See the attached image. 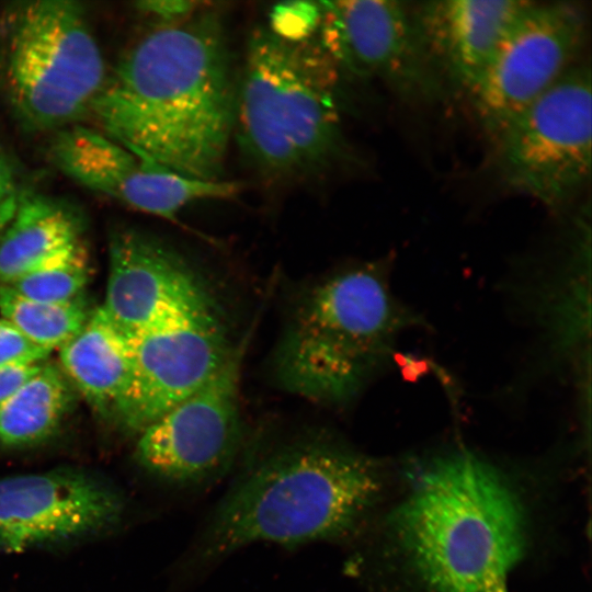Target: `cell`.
Segmentation results:
<instances>
[{
	"label": "cell",
	"mask_w": 592,
	"mask_h": 592,
	"mask_svg": "<svg viewBox=\"0 0 592 592\" xmlns=\"http://www.w3.org/2000/svg\"><path fill=\"white\" fill-rule=\"evenodd\" d=\"M319 18V2L284 3L272 11L267 25L282 36L297 39L316 34Z\"/></svg>",
	"instance_id": "44dd1931"
},
{
	"label": "cell",
	"mask_w": 592,
	"mask_h": 592,
	"mask_svg": "<svg viewBox=\"0 0 592 592\" xmlns=\"http://www.w3.org/2000/svg\"><path fill=\"white\" fill-rule=\"evenodd\" d=\"M125 508L115 486L80 469L0 478V553L100 533L116 525Z\"/></svg>",
	"instance_id": "4fadbf2b"
},
{
	"label": "cell",
	"mask_w": 592,
	"mask_h": 592,
	"mask_svg": "<svg viewBox=\"0 0 592 592\" xmlns=\"http://www.w3.org/2000/svg\"><path fill=\"white\" fill-rule=\"evenodd\" d=\"M319 7L316 34L339 73L379 79L408 95L435 96L442 90L407 3L338 0L321 1Z\"/></svg>",
	"instance_id": "7c38bea8"
},
{
	"label": "cell",
	"mask_w": 592,
	"mask_h": 592,
	"mask_svg": "<svg viewBox=\"0 0 592 592\" xmlns=\"http://www.w3.org/2000/svg\"><path fill=\"white\" fill-rule=\"evenodd\" d=\"M587 36L588 18L581 3L528 2L469 94L492 137L577 64Z\"/></svg>",
	"instance_id": "30bf717a"
},
{
	"label": "cell",
	"mask_w": 592,
	"mask_h": 592,
	"mask_svg": "<svg viewBox=\"0 0 592 592\" xmlns=\"http://www.w3.org/2000/svg\"><path fill=\"white\" fill-rule=\"evenodd\" d=\"M380 490L374 460L335 441L281 445L239 474L210 514L193 561L210 563L255 543L294 547L342 539Z\"/></svg>",
	"instance_id": "7a4b0ae2"
},
{
	"label": "cell",
	"mask_w": 592,
	"mask_h": 592,
	"mask_svg": "<svg viewBox=\"0 0 592 592\" xmlns=\"http://www.w3.org/2000/svg\"><path fill=\"white\" fill-rule=\"evenodd\" d=\"M339 77L317 34L288 38L269 25L252 32L236 87L234 133L260 171L298 175L338 153Z\"/></svg>",
	"instance_id": "277c9868"
},
{
	"label": "cell",
	"mask_w": 592,
	"mask_h": 592,
	"mask_svg": "<svg viewBox=\"0 0 592 592\" xmlns=\"http://www.w3.org/2000/svg\"><path fill=\"white\" fill-rule=\"evenodd\" d=\"M248 339L195 391L147 425L135 457L150 475L180 490L205 488L234 464L241 445L240 385Z\"/></svg>",
	"instance_id": "9c48e42d"
},
{
	"label": "cell",
	"mask_w": 592,
	"mask_h": 592,
	"mask_svg": "<svg viewBox=\"0 0 592 592\" xmlns=\"http://www.w3.org/2000/svg\"><path fill=\"white\" fill-rule=\"evenodd\" d=\"M23 194L12 162L0 151V235L13 218Z\"/></svg>",
	"instance_id": "603a6c76"
},
{
	"label": "cell",
	"mask_w": 592,
	"mask_h": 592,
	"mask_svg": "<svg viewBox=\"0 0 592 592\" xmlns=\"http://www.w3.org/2000/svg\"><path fill=\"white\" fill-rule=\"evenodd\" d=\"M591 68L577 62L493 138L511 190L548 207L572 201L591 175Z\"/></svg>",
	"instance_id": "52a82bcc"
},
{
	"label": "cell",
	"mask_w": 592,
	"mask_h": 592,
	"mask_svg": "<svg viewBox=\"0 0 592 592\" xmlns=\"http://www.w3.org/2000/svg\"><path fill=\"white\" fill-rule=\"evenodd\" d=\"M79 214L56 197L24 193L0 235V285L81 243Z\"/></svg>",
	"instance_id": "e0dca14e"
},
{
	"label": "cell",
	"mask_w": 592,
	"mask_h": 592,
	"mask_svg": "<svg viewBox=\"0 0 592 592\" xmlns=\"http://www.w3.org/2000/svg\"><path fill=\"white\" fill-rule=\"evenodd\" d=\"M399 326V310L376 272L358 267L331 275L295 305L275 352L276 380L309 401L344 403Z\"/></svg>",
	"instance_id": "5b68a950"
},
{
	"label": "cell",
	"mask_w": 592,
	"mask_h": 592,
	"mask_svg": "<svg viewBox=\"0 0 592 592\" xmlns=\"http://www.w3.org/2000/svg\"><path fill=\"white\" fill-rule=\"evenodd\" d=\"M59 367L95 410L115 414L132 377L129 341L100 306L59 349Z\"/></svg>",
	"instance_id": "2e32d148"
},
{
	"label": "cell",
	"mask_w": 592,
	"mask_h": 592,
	"mask_svg": "<svg viewBox=\"0 0 592 592\" xmlns=\"http://www.w3.org/2000/svg\"><path fill=\"white\" fill-rule=\"evenodd\" d=\"M0 314L32 342L52 352L80 331L90 311L81 297L67 303L39 301L0 285Z\"/></svg>",
	"instance_id": "d6986e66"
},
{
	"label": "cell",
	"mask_w": 592,
	"mask_h": 592,
	"mask_svg": "<svg viewBox=\"0 0 592 592\" xmlns=\"http://www.w3.org/2000/svg\"><path fill=\"white\" fill-rule=\"evenodd\" d=\"M128 341L132 377L115 415L137 434L202 386L236 346L203 281Z\"/></svg>",
	"instance_id": "ba28073f"
},
{
	"label": "cell",
	"mask_w": 592,
	"mask_h": 592,
	"mask_svg": "<svg viewBox=\"0 0 592 592\" xmlns=\"http://www.w3.org/2000/svg\"><path fill=\"white\" fill-rule=\"evenodd\" d=\"M486 592H508L505 577H500L490 582Z\"/></svg>",
	"instance_id": "484cf974"
},
{
	"label": "cell",
	"mask_w": 592,
	"mask_h": 592,
	"mask_svg": "<svg viewBox=\"0 0 592 592\" xmlns=\"http://www.w3.org/2000/svg\"><path fill=\"white\" fill-rule=\"evenodd\" d=\"M44 362L33 365L14 366L0 369V401L10 396L26 379L33 376Z\"/></svg>",
	"instance_id": "d4e9b609"
},
{
	"label": "cell",
	"mask_w": 592,
	"mask_h": 592,
	"mask_svg": "<svg viewBox=\"0 0 592 592\" xmlns=\"http://www.w3.org/2000/svg\"><path fill=\"white\" fill-rule=\"evenodd\" d=\"M109 254L110 273L101 307L128 340L202 281L175 250L136 229L115 231Z\"/></svg>",
	"instance_id": "9a60e30c"
},
{
	"label": "cell",
	"mask_w": 592,
	"mask_h": 592,
	"mask_svg": "<svg viewBox=\"0 0 592 592\" xmlns=\"http://www.w3.org/2000/svg\"><path fill=\"white\" fill-rule=\"evenodd\" d=\"M200 2L186 0H147L137 2V10L153 16L158 23L184 20L201 10Z\"/></svg>",
	"instance_id": "cb8c5ba5"
},
{
	"label": "cell",
	"mask_w": 592,
	"mask_h": 592,
	"mask_svg": "<svg viewBox=\"0 0 592 592\" xmlns=\"http://www.w3.org/2000/svg\"><path fill=\"white\" fill-rule=\"evenodd\" d=\"M408 478L389 527L425 592H486L521 560L523 508L491 464L457 451L415 464Z\"/></svg>",
	"instance_id": "3957f363"
},
{
	"label": "cell",
	"mask_w": 592,
	"mask_h": 592,
	"mask_svg": "<svg viewBox=\"0 0 592 592\" xmlns=\"http://www.w3.org/2000/svg\"><path fill=\"white\" fill-rule=\"evenodd\" d=\"M524 0H437L411 8L419 42L440 83L470 92Z\"/></svg>",
	"instance_id": "5bb4252c"
},
{
	"label": "cell",
	"mask_w": 592,
	"mask_h": 592,
	"mask_svg": "<svg viewBox=\"0 0 592 592\" xmlns=\"http://www.w3.org/2000/svg\"><path fill=\"white\" fill-rule=\"evenodd\" d=\"M90 274L83 243L52 258L5 286L34 300L67 303L80 297Z\"/></svg>",
	"instance_id": "ffe728a7"
},
{
	"label": "cell",
	"mask_w": 592,
	"mask_h": 592,
	"mask_svg": "<svg viewBox=\"0 0 592 592\" xmlns=\"http://www.w3.org/2000/svg\"><path fill=\"white\" fill-rule=\"evenodd\" d=\"M83 5L29 0L0 13V91L29 132H57L91 114L109 70Z\"/></svg>",
	"instance_id": "8992f818"
},
{
	"label": "cell",
	"mask_w": 592,
	"mask_h": 592,
	"mask_svg": "<svg viewBox=\"0 0 592 592\" xmlns=\"http://www.w3.org/2000/svg\"><path fill=\"white\" fill-rule=\"evenodd\" d=\"M236 87L220 15L201 9L141 35L109 71L91 110L100 130L177 173L221 180Z\"/></svg>",
	"instance_id": "6da1fadb"
},
{
	"label": "cell",
	"mask_w": 592,
	"mask_h": 592,
	"mask_svg": "<svg viewBox=\"0 0 592 592\" xmlns=\"http://www.w3.org/2000/svg\"><path fill=\"white\" fill-rule=\"evenodd\" d=\"M49 152L55 167L86 189L169 220L194 202L230 198L241 190L234 181L202 180L160 167L81 124L55 132Z\"/></svg>",
	"instance_id": "8fae6325"
},
{
	"label": "cell",
	"mask_w": 592,
	"mask_h": 592,
	"mask_svg": "<svg viewBox=\"0 0 592 592\" xmlns=\"http://www.w3.org/2000/svg\"><path fill=\"white\" fill-rule=\"evenodd\" d=\"M50 353L27 339L10 321L0 318V369L38 364Z\"/></svg>",
	"instance_id": "7402d4cb"
},
{
	"label": "cell",
	"mask_w": 592,
	"mask_h": 592,
	"mask_svg": "<svg viewBox=\"0 0 592 592\" xmlns=\"http://www.w3.org/2000/svg\"><path fill=\"white\" fill-rule=\"evenodd\" d=\"M71 386L59 365L44 362L0 401V446H32L50 437L71 406Z\"/></svg>",
	"instance_id": "ac0fdd59"
}]
</instances>
